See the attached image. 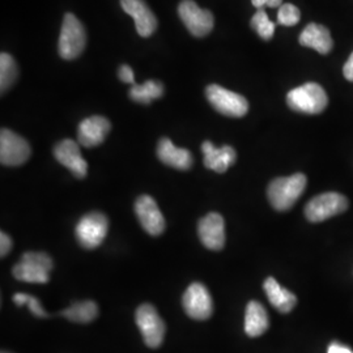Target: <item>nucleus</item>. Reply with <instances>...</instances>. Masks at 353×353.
<instances>
[{
    "label": "nucleus",
    "instance_id": "f257e3e1",
    "mask_svg": "<svg viewBox=\"0 0 353 353\" xmlns=\"http://www.w3.org/2000/svg\"><path fill=\"white\" fill-rule=\"evenodd\" d=\"M306 183L307 179L303 173L276 178L270 183L267 189L268 201L276 211H288L303 195L306 189Z\"/></svg>",
    "mask_w": 353,
    "mask_h": 353
},
{
    "label": "nucleus",
    "instance_id": "f03ea898",
    "mask_svg": "<svg viewBox=\"0 0 353 353\" xmlns=\"http://www.w3.org/2000/svg\"><path fill=\"white\" fill-rule=\"evenodd\" d=\"M287 103L297 113L321 114L327 108V93L316 83H306L290 90L287 94Z\"/></svg>",
    "mask_w": 353,
    "mask_h": 353
},
{
    "label": "nucleus",
    "instance_id": "7ed1b4c3",
    "mask_svg": "<svg viewBox=\"0 0 353 353\" xmlns=\"http://www.w3.org/2000/svg\"><path fill=\"white\" fill-rule=\"evenodd\" d=\"M87 45V32L81 21L72 13L64 14L62 30L58 42L59 55L65 61H72L83 54Z\"/></svg>",
    "mask_w": 353,
    "mask_h": 353
},
{
    "label": "nucleus",
    "instance_id": "20e7f679",
    "mask_svg": "<svg viewBox=\"0 0 353 353\" xmlns=\"http://www.w3.org/2000/svg\"><path fill=\"white\" fill-rule=\"evenodd\" d=\"M52 259L45 252H28L13 267V276L20 281L45 284L50 280Z\"/></svg>",
    "mask_w": 353,
    "mask_h": 353
},
{
    "label": "nucleus",
    "instance_id": "39448f33",
    "mask_svg": "<svg viewBox=\"0 0 353 353\" xmlns=\"http://www.w3.org/2000/svg\"><path fill=\"white\" fill-rule=\"evenodd\" d=\"M205 96L214 110L225 117L241 118L249 112V102L243 96L217 84L208 85L205 89Z\"/></svg>",
    "mask_w": 353,
    "mask_h": 353
},
{
    "label": "nucleus",
    "instance_id": "423d86ee",
    "mask_svg": "<svg viewBox=\"0 0 353 353\" xmlns=\"http://www.w3.org/2000/svg\"><path fill=\"white\" fill-rule=\"evenodd\" d=\"M348 201L339 192H323L305 205V216L310 223H322L347 211Z\"/></svg>",
    "mask_w": 353,
    "mask_h": 353
},
{
    "label": "nucleus",
    "instance_id": "0eeeda50",
    "mask_svg": "<svg viewBox=\"0 0 353 353\" xmlns=\"http://www.w3.org/2000/svg\"><path fill=\"white\" fill-rule=\"evenodd\" d=\"M182 23L195 37H205L212 32L214 17L211 11L201 8L194 0H182L178 6Z\"/></svg>",
    "mask_w": 353,
    "mask_h": 353
},
{
    "label": "nucleus",
    "instance_id": "6e6552de",
    "mask_svg": "<svg viewBox=\"0 0 353 353\" xmlns=\"http://www.w3.org/2000/svg\"><path fill=\"white\" fill-rule=\"evenodd\" d=\"M135 321L144 343L150 348H159L164 341L165 323L154 306L150 303L140 305L135 313Z\"/></svg>",
    "mask_w": 353,
    "mask_h": 353
},
{
    "label": "nucleus",
    "instance_id": "1a4fd4ad",
    "mask_svg": "<svg viewBox=\"0 0 353 353\" xmlns=\"http://www.w3.org/2000/svg\"><path fill=\"white\" fill-rule=\"evenodd\" d=\"M109 229L108 217L101 212H92L80 219L76 225V237L85 249H96L100 246Z\"/></svg>",
    "mask_w": 353,
    "mask_h": 353
},
{
    "label": "nucleus",
    "instance_id": "9d476101",
    "mask_svg": "<svg viewBox=\"0 0 353 353\" xmlns=\"http://www.w3.org/2000/svg\"><path fill=\"white\" fill-rule=\"evenodd\" d=\"M30 145L24 138L11 130L0 132V163L6 166H20L30 157Z\"/></svg>",
    "mask_w": 353,
    "mask_h": 353
},
{
    "label": "nucleus",
    "instance_id": "9b49d317",
    "mask_svg": "<svg viewBox=\"0 0 353 353\" xmlns=\"http://www.w3.org/2000/svg\"><path fill=\"white\" fill-rule=\"evenodd\" d=\"M188 316L196 321H205L214 313V303L208 290L201 283H192L182 297Z\"/></svg>",
    "mask_w": 353,
    "mask_h": 353
},
{
    "label": "nucleus",
    "instance_id": "f8f14e48",
    "mask_svg": "<svg viewBox=\"0 0 353 353\" xmlns=\"http://www.w3.org/2000/svg\"><path fill=\"white\" fill-rule=\"evenodd\" d=\"M112 130V123L102 115H93L85 118L77 127L79 144L85 148H93L103 143Z\"/></svg>",
    "mask_w": 353,
    "mask_h": 353
},
{
    "label": "nucleus",
    "instance_id": "ddd939ff",
    "mask_svg": "<svg viewBox=\"0 0 353 353\" xmlns=\"http://www.w3.org/2000/svg\"><path fill=\"white\" fill-rule=\"evenodd\" d=\"M140 225L151 236H160L165 230V219L157 203L148 195H141L135 203Z\"/></svg>",
    "mask_w": 353,
    "mask_h": 353
},
{
    "label": "nucleus",
    "instance_id": "4468645a",
    "mask_svg": "<svg viewBox=\"0 0 353 353\" xmlns=\"http://www.w3.org/2000/svg\"><path fill=\"white\" fill-rule=\"evenodd\" d=\"M199 239L203 245L210 249L219 252L225 245V223L220 214H208L203 217L198 225Z\"/></svg>",
    "mask_w": 353,
    "mask_h": 353
},
{
    "label": "nucleus",
    "instance_id": "2eb2a0df",
    "mask_svg": "<svg viewBox=\"0 0 353 353\" xmlns=\"http://www.w3.org/2000/svg\"><path fill=\"white\" fill-rule=\"evenodd\" d=\"M54 156L55 159L65 166L76 178L81 179L87 176L88 172V164L83 159L80 145L75 140L64 139L58 143L54 148Z\"/></svg>",
    "mask_w": 353,
    "mask_h": 353
},
{
    "label": "nucleus",
    "instance_id": "dca6fc26",
    "mask_svg": "<svg viewBox=\"0 0 353 353\" xmlns=\"http://www.w3.org/2000/svg\"><path fill=\"white\" fill-rule=\"evenodd\" d=\"M121 6L135 20L139 36L147 38L156 32L157 19L144 0H121Z\"/></svg>",
    "mask_w": 353,
    "mask_h": 353
},
{
    "label": "nucleus",
    "instance_id": "f3484780",
    "mask_svg": "<svg viewBox=\"0 0 353 353\" xmlns=\"http://www.w3.org/2000/svg\"><path fill=\"white\" fill-rule=\"evenodd\" d=\"M202 151L204 154V166L216 173H225L237 161V152L230 145L216 148L211 141H204Z\"/></svg>",
    "mask_w": 353,
    "mask_h": 353
},
{
    "label": "nucleus",
    "instance_id": "a211bd4d",
    "mask_svg": "<svg viewBox=\"0 0 353 353\" xmlns=\"http://www.w3.org/2000/svg\"><path fill=\"white\" fill-rule=\"evenodd\" d=\"M157 156L161 163L178 170H189L194 163L191 152L185 148H178L168 138H163L159 141Z\"/></svg>",
    "mask_w": 353,
    "mask_h": 353
},
{
    "label": "nucleus",
    "instance_id": "6ab92c4d",
    "mask_svg": "<svg viewBox=\"0 0 353 353\" xmlns=\"http://www.w3.org/2000/svg\"><path fill=\"white\" fill-rule=\"evenodd\" d=\"M299 41L305 48L314 49L323 55L332 50L334 46V41L327 28L314 23L309 24L303 29Z\"/></svg>",
    "mask_w": 353,
    "mask_h": 353
},
{
    "label": "nucleus",
    "instance_id": "aec40b11",
    "mask_svg": "<svg viewBox=\"0 0 353 353\" xmlns=\"http://www.w3.org/2000/svg\"><path fill=\"white\" fill-rule=\"evenodd\" d=\"M263 290L268 301L283 314L292 312L297 303V297L290 290L283 288L274 278L265 279Z\"/></svg>",
    "mask_w": 353,
    "mask_h": 353
},
{
    "label": "nucleus",
    "instance_id": "412c9836",
    "mask_svg": "<svg viewBox=\"0 0 353 353\" xmlns=\"http://www.w3.org/2000/svg\"><path fill=\"white\" fill-rule=\"evenodd\" d=\"M270 327V318L265 306L258 301H250L245 313V332L250 338L263 335Z\"/></svg>",
    "mask_w": 353,
    "mask_h": 353
},
{
    "label": "nucleus",
    "instance_id": "4be33fe9",
    "mask_svg": "<svg viewBox=\"0 0 353 353\" xmlns=\"http://www.w3.org/2000/svg\"><path fill=\"white\" fill-rule=\"evenodd\" d=\"M128 96L132 101L150 105L153 100L164 96V85L163 83L156 80H147L143 84L132 85L128 92Z\"/></svg>",
    "mask_w": 353,
    "mask_h": 353
},
{
    "label": "nucleus",
    "instance_id": "5701e85b",
    "mask_svg": "<svg viewBox=\"0 0 353 353\" xmlns=\"http://www.w3.org/2000/svg\"><path fill=\"white\" fill-rule=\"evenodd\" d=\"M61 316L76 323H88L99 316V307L93 301H80L64 309Z\"/></svg>",
    "mask_w": 353,
    "mask_h": 353
},
{
    "label": "nucleus",
    "instance_id": "b1692460",
    "mask_svg": "<svg viewBox=\"0 0 353 353\" xmlns=\"http://www.w3.org/2000/svg\"><path fill=\"white\" fill-rule=\"evenodd\" d=\"M19 76V67L12 55L1 52L0 55V89L1 93L11 88Z\"/></svg>",
    "mask_w": 353,
    "mask_h": 353
},
{
    "label": "nucleus",
    "instance_id": "393cba45",
    "mask_svg": "<svg viewBox=\"0 0 353 353\" xmlns=\"http://www.w3.org/2000/svg\"><path fill=\"white\" fill-rule=\"evenodd\" d=\"M252 28L258 33V36L265 41H270L271 38L274 37L275 23H272L270 20L265 10H258L252 16Z\"/></svg>",
    "mask_w": 353,
    "mask_h": 353
},
{
    "label": "nucleus",
    "instance_id": "a878e982",
    "mask_svg": "<svg viewBox=\"0 0 353 353\" xmlns=\"http://www.w3.org/2000/svg\"><path fill=\"white\" fill-rule=\"evenodd\" d=\"M13 303H16L17 306H24L28 305L30 312L33 313V316H38V318H48V313L43 310L42 305L39 303L37 297L26 294V293H16L13 296Z\"/></svg>",
    "mask_w": 353,
    "mask_h": 353
},
{
    "label": "nucleus",
    "instance_id": "bb28decb",
    "mask_svg": "<svg viewBox=\"0 0 353 353\" xmlns=\"http://www.w3.org/2000/svg\"><path fill=\"white\" fill-rule=\"evenodd\" d=\"M301 19L300 10L293 4H283L279 8L278 23L280 26H294Z\"/></svg>",
    "mask_w": 353,
    "mask_h": 353
},
{
    "label": "nucleus",
    "instance_id": "cd10ccee",
    "mask_svg": "<svg viewBox=\"0 0 353 353\" xmlns=\"http://www.w3.org/2000/svg\"><path fill=\"white\" fill-rule=\"evenodd\" d=\"M118 77H119L123 83H126V84H131V85H135V84H137V83H135L134 71H132V68H131L130 65H127V64H123V65L119 68Z\"/></svg>",
    "mask_w": 353,
    "mask_h": 353
},
{
    "label": "nucleus",
    "instance_id": "c85d7f7f",
    "mask_svg": "<svg viewBox=\"0 0 353 353\" xmlns=\"http://www.w3.org/2000/svg\"><path fill=\"white\" fill-rule=\"evenodd\" d=\"M12 249V240L8 234H6L4 232L0 233V255L6 256L8 252Z\"/></svg>",
    "mask_w": 353,
    "mask_h": 353
},
{
    "label": "nucleus",
    "instance_id": "c756f323",
    "mask_svg": "<svg viewBox=\"0 0 353 353\" xmlns=\"http://www.w3.org/2000/svg\"><path fill=\"white\" fill-rule=\"evenodd\" d=\"M343 74L348 81H352L353 83V52L350 55L348 61L345 62L344 67H343Z\"/></svg>",
    "mask_w": 353,
    "mask_h": 353
},
{
    "label": "nucleus",
    "instance_id": "7c9ffc66",
    "mask_svg": "<svg viewBox=\"0 0 353 353\" xmlns=\"http://www.w3.org/2000/svg\"><path fill=\"white\" fill-rule=\"evenodd\" d=\"M327 353H353L348 347L341 345L339 343H331Z\"/></svg>",
    "mask_w": 353,
    "mask_h": 353
},
{
    "label": "nucleus",
    "instance_id": "2f4dec72",
    "mask_svg": "<svg viewBox=\"0 0 353 353\" xmlns=\"http://www.w3.org/2000/svg\"><path fill=\"white\" fill-rule=\"evenodd\" d=\"M252 3L256 10H265L267 6V0H252Z\"/></svg>",
    "mask_w": 353,
    "mask_h": 353
},
{
    "label": "nucleus",
    "instance_id": "473e14b6",
    "mask_svg": "<svg viewBox=\"0 0 353 353\" xmlns=\"http://www.w3.org/2000/svg\"><path fill=\"white\" fill-rule=\"evenodd\" d=\"M283 6V0H267V7L270 8H280Z\"/></svg>",
    "mask_w": 353,
    "mask_h": 353
},
{
    "label": "nucleus",
    "instance_id": "72a5a7b5",
    "mask_svg": "<svg viewBox=\"0 0 353 353\" xmlns=\"http://www.w3.org/2000/svg\"><path fill=\"white\" fill-rule=\"evenodd\" d=\"M1 353H10V352H4V351H3V352H1Z\"/></svg>",
    "mask_w": 353,
    "mask_h": 353
}]
</instances>
